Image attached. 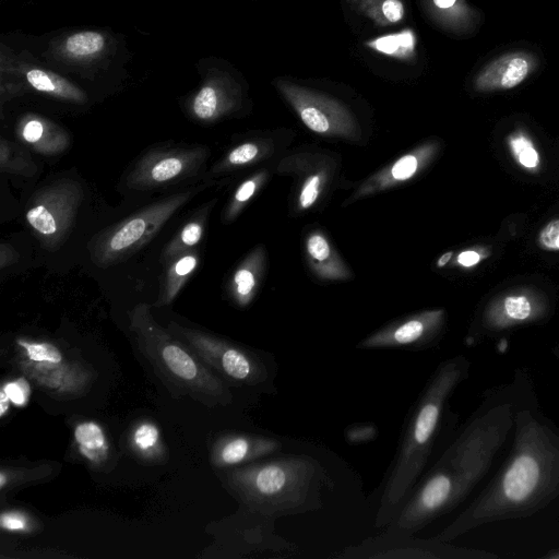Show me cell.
Returning a JSON list of instances; mask_svg holds the SVG:
<instances>
[{"instance_id":"obj_24","label":"cell","mask_w":559,"mask_h":559,"mask_svg":"<svg viewBox=\"0 0 559 559\" xmlns=\"http://www.w3.org/2000/svg\"><path fill=\"white\" fill-rule=\"evenodd\" d=\"M165 282L155 306L162 307L173 302L179 294L189 276L195 270L199 255L195 251L189 250L170 261Z\"/></svg>"},{"instance_id":"obj_27","label":"cell","mask_w":559,"mask_h":559,"mask_svg":"<svg viewBox=\"0 0 559 559\" xmlns=\"http://www.w3.org/2000/svg\"><path fill=\"white\" fill-rule=\"evenodd\" d=\"M209 206L204 207L195 217L189 221L175 236V238L165 247L163 260L171 261L176 257L191 250L198 245L204 233V226L207 217Z\"/></svg>"},{"instance_id":"obj_5","label":"cell","mask_w":559,"mask_h":559,"mask_svg":"<svg viewBox=\"0 0 559 559\" xmlns=\"http://www.w3.org/2000/svg\"><path fill=\"white\" fill-rule=\"evenodd\" d=\"M129 320L139 350L167 383L207 405L231 402L225 379L205 366L167 328L157 323L147 304L136 305Z\"/></svg>"},{"instance_id":"obj_33","label":"cell","mask_w":559,"mask_h":559,"mask_svg":"<svg viewBox=\"0 0 559 559\" xmlns=\"http://www.w3.org/2000/svg\"><path fill=\"white\" fill-rule=\"evenodd\" d=\"M509 140L513 155L522 166L535 168L539 164L538 153L525 135L518 133Z\"/></svg>"},{"instance_id":"obj_13","label":"cell","mask_w":559,"mask_h":559,"mask_svg":"<svg viewBox=\"0 0 559 559\" xmlns=\"http://www.w3.org/2000/svg\"><path fill=\"white\" fill-rule=\"evenodd\" d=\"M276 86L311 131L323 135L355 138L356 121L340 102L283 80H278Z\"/></svg>"},{"instance_id":"obj_10","label":"cell","mask_w":559,"mask_h":559,"mask_svg":"<svg viewBox=\"0 0 559 559\" xmlns=\"http://www.w3.org/2000/svg\"><path fill=\"white\" fill-rule=\"evenodd\" d=\"M84 193L74 180L62 179L38 190L25 213L27 224L43 246L55 249L66 239Z\"/></svg>"},{"instance_id":"obj_46","label":"cell","mask_w":559,"mask_h":559,"mask_svg":"<svg viewBox=\"0 0 559 559\" xmlns=\"http://www.w3.org/2000/svg\"><path fill=\"white\" fill-rule=\"evenodd\" d=\"M452 252H445L444 254H442L439 260L437 261V266L438 267H442L444 266L452 258Z\"/></svg>"},{"instance_id":"obj_2","label":"cell","mask_w":559,"mask_h":559,"mask_svg":"<svg viewBox=\"0 0 559 559\" xmlns=\"http://www.w3.org/2000/svg\"><path fill=\"white\" fill-rule=\"evenodd\" d=\"M468 371V359L459 355L441 362L429 379L408 417L380 497L376 527H385L413 491L429 459L445 404Z\"/></svg>"},{"instance_id":"obj_17","label":"cell","mask_w":559,"mask_h":559,"mask_svg":"<svg viewBox=\"0 0 559 559\" xmlns=\"http://www.w3.org/2000/svg\"><path fill=\"white\" fill-rule=\"evenodd\" d=\"M283 444L276 438L243 432H229L218 437L211 449V464L216 468H230L249 464L278 453Z\"/></svg>"},{"instance_id":"obj_26","label":"cell","mask_w":559,"mask_h":559,"mask_svg":"<svg viewBox=\"0 0 559 559\" xmlns=\"http://www.w3.org/2000/svg\"><path fill=\"white\" fill-rule=\"evenodd\" d=\"M132 451L146 461H156L164 455V447L158 427L152 421H141L130 435Z\"/></svg>"},{"instance_id":"obj_19","label":"cell","mask_w":559,"mask_h":559,"mask_svg":"<svg viewBox=\"0 0 559 559\" xmlns=\"http://www.w3.org/2000/svg\"><path fill=\"white\" fill-rule=\"evenodd\" d=\"M435 151V144L430 143L402 156L394 164L369 178L360 187L356 197H365L370 193L382 191L411 179L429 163Z\"/></svg>"},{"instance_id":"obj_4","label":"cell","mask_w":559,"mask_h":559,"mask_svg":"<svg viewBox=\"0 0 559 559\" xmlns=\"http://www.w3.org/2000/svg\"><path fill=\"white\" fill-rule=\"evenodd\" d=\"M15 46L29 50L57 72L81 82L120 84L131 60L124 36L108 27H67L43 35H14Z\"/></svg>"},{"instance_id":"obj_15","label":"cell","mask_w":559,"mask_h":559,"mask_svg":"<svg viewBox=\"0 0 559 559\" xmlns=\"http://www.w3.org/2000/svg\"><path fill=\"white\" fill-rule=\"evenodd\" d=\"M11 60L23 79L28 93L34 92L64 104L85 106L91 95L83 85L51 69L29 50L4 41Z\"/></svg>"},{"instance_id":"obj_32","label":"cell","mask_w":559,"mask_h":559,"mask_svg":"<svg viewBox=\"0 0 559 559\" xmlns=\"http://www.w3.org/2000/svg\"><path fill=\"white\" fill-rule=\"evenodd\" d=\"M2 531L29 534L37 530L38 523L28 513L21 510H7L0 515Z\"/></svg>"},{"instance_id":"obj_1","label":"cell","mask_w":559,"mask_h":559,"mask_svg":"<svg viewBox=\"0 0 559 559\" xmlns=\"http://www.w3.org/2000/svg\"><path fill=\"white\" fill-rule=\"evenodd\" d=\"M523 391L506 461L476 498L432 538L451 543L481 527L546 524L559 516V426Z\"/></svg>"},{"instance_id":"obj_44","label":"cell","mask_w":559,"mask_h":559,"mask_svg":"<svg viewBox=\"0 0 559 559\" xmlns=\"http://www.w3.org/2000/svg\"><path fill=\"white\" fill-rule=\"evenodd\" d=\"M539 557L543 559H559V546L548 549L546 554Z\"/></svg>"},{"instance_id":"obj_18","label":"cell","mask_w":559,"mask_h":559,"mask_svg":"<svg viewBox=\"0 0 559 559\" xmlns=\"http://www.w3.org/2000/svg\"><path fill=\"white\" fill-rule=\"evenodd\" d=\"M535 57L522 50L503 53L484 66L475 78L480 92L511 90L524 82L535 70Z\"/></svg>"},{"instance_id":"obj_37","label":"cell","mask_w":559,"mask_h":559,"mask_svg":"<svg viewBox=\"0 0 559 559\" xmlns=\"http://www.w3.org/2000/svg\"><path fill=\"white\" fill-rule=\"evenodd\" d=\"M324 176L322 174H316L307 178L302 185V189L299 193V207L301 210L309 209L317 201Z\"/></svg>"},{"instance_id":"obj_42","label":"cell","mask_w":559,"mask_h":559,"mask_svg":"<svg viewBox=\"0 0 559 559\" xmlns=\"http://www.w3.org/2000/svg\"><path fill=\"white\" fill-rule=\"evenodd\" d=\"M479 260V253L473 250L463 251L457 255V263L466 267L477 264Z\"/></svg>"},{"instance_id":"obj_11","label":"cell","mask_w":559,"mask_h":559,"mask_svg":"<svg viewBox=\"0 0 559 559\" xmlns=\"http://www.w3.org/2000/svg\"><path fill=\"white\" fill-rule=\"evenodd\" d=\"M336 558L372 559H495L499 555L484 549L457 547L435 538L391 536L384 533L344 548Z\"/></svg>"},{"instance_id":"obj_35","label":"cell","mask_w":559,"mask_h":559,"mask_svg":"<svg viewBox=\"0 0 559 559\" xmlns=\"http://www.w3.org/2000/svg\"><path fill=\"white\" fill-rule=\"evenodd\" d=\"M260 153L255 143L247 142L231 150L222 163L217 165V170H223L231 166H241L253 162Z\"/></svg>"},{"instance_id":"obj_38","label":"cell","mask_w":559,"mask_h":559,"mask_svg":"<svg viewBox=\"0 0 559 559\" xmlns=\"http://www.w3.org/2000/svg\"><path fill=\"white\" fill-rule=\"evenodd\" d=\"M377 436V428L372 424H358L348 427L345 432L350 443H361L373 439Z\"/></svg>"},{"instance_id":"obj_41","label":"cell","mask_w":559,"mask_h":559,"mask_svg":"<svg viewBox=\"0 0 559 559\" xmlns=\"http://www.w3.org/2000/svg\"><path fill=\"white\" fill-rule=\"evenodd\" d=\"M17 259V253L13 250L10 245L2 243L0 249V266L1 269L7 267L8 265L15 262Z\"/></svg>"},{"instance_id":"obj_30","label":"cell","mask_w":559,"mask_h":559,"mask_svg":"<svg viewBox=\"0 0 559 559\" xmlns=\"http://www.w3.org/2000/svg\"><path fill=\"white\" fill-rule=\"evenodd\" d=\"M0 168L2 173L33 175L36 167L27 152L3 138L0 142Z\"/></svg>"},{"instance_id":"obj_3","label":"cell","mask_w":559,"mask_h":559,"mask_svg":"<svg viewBox=\"0 0 559 559\" xmlns=\"http://www.w3.org/2000/svg\"><path fill=\"white\" fill-rule=\"evenodd\" d=\"M222 480L250 511L276 519L319 509L330 479L312 456L288 454L227 468Z\"/></svg>"},{"instance_id":"obj_20","label":"cell","mask_w":559,"mask_h":559,"mask_svg":"<svg viewBox=\"0 0 559 559\" xmlns=\"http://www.w3.org/2000/svg\"><path fill=\"white\" fill-rule=\"evenodd\" d=\"M22 140L40 154H58L68 147V133L46 117L25 115L19 123Z\"/></svg>"},{"instance_id":"obj_16","label":"cell","mask_w":559,"mask_h":559,"mask_svg":"<svg viewBox=\"0 0 559 559\" xmlns=\"http://www.w3.org/2000/svg\"><path fill=\"white\" fill-rule=\"evenodd\" d=\"M442 309L421 311L369 334L357 344V348H408L430 347L437 341L443 324Z\"/></svg>"},{"instance_id":"obj_29","label":"cell","mask_w":559,"mask_h":559,"mask_svg":"<svg viewBox=\"0 0 559 559\" xmlns=\"http://www.w3.org/2000/svg\"><path fill=\"white\" fill-rule=\"evenodd\" d=\"M52 464L41 463L33 466H5L0 469V490H12L19 486L43 480L52 475Z\"/></svg>"},{"instance_id":"obj_7","label":"cell","mask_w":559,"mask_h":559,"mask_svg":"<svg viewBox=\"0 0 559 559\" xmlns=\"http://www.w3.org/2000/svg\"><path fill=\"white\" fill-rule=\"evenodd\" d=\"M205 185L175 193L130 215L106 233L92 246L93 261L99 266L118 263L139 251L166 222Z\"/></svg>"},{"instance_id":"obj_12","label":"cell","mask_w":559,"mask_h":559,"mask_svg":"<svg viewBox=\"0 0 559 559\" xmlns=\"http://www.w3.org/2000/svg\"><path fill=\"white\" fill-rule=\"evenodd\" d=\"M199 85L185 102L189 115L200 122H214L234 112L241 103L242 90L229 69L215 57L195 63Z\"/></svg>"},{"instance_id":"obj_31","label":"cell","mask_w":559,"mask_h":559,"mask_svg":"<svg viewBox=\"0 0 559 559\" xmlns=\"http://www.w3.org/2000/svg\"><path fill=\"white\" fill-rule=\"evenodd\" d=\"M370 46L383 53L406 56L407 52L413 51L414 36L411 32H403L378 38L370 43Z\"/></svg>"},{"instance_id":"obj_21","label":"cell","mask_w":559,"mask_h":559,"mask_svg":"<svg viewBox=\"0 0 559 559\" xmlns=\"http://www.w3.org/2000/svg\"><path fill=\"white\" fill-rule=\"evenodd\" d=\"M306 250L310 266L318 276L326 280H345L350 276L346 265L320 231L308 236Z\"/></svg>"},{"instance_id":"obj_45","label":"cell","mask_w":559,"mask_h":559,"mask_svg":"<svg viewBox=\"0 0 559 559\" xmlns=\"http://www.w3.org/2000/svg\"><path fill=\"white\" fill-rule=\"evenodd\" d=\"M457 0H433V3L439 9H449L455 4Z\"/></svg>"},{"instance_id":"obj_9","label":"cell","mask_w":559,"mask_h":559,"mask_svg":"<svg viewBox=\"0 0 559 559\" xmlns=\"http://www.w3.org/2000/svg\"><path fill=\"white\" fill-rule=\"evenodd\" d=\"M467 497L457 478L438 461L418 487L413 489L383 533L415 536L430 522L454 510Z\"/></svg>"},{"instance_id":"obj_34","label":"cell","mask_w":559,"mask_h":559,"mask_svg":"<svg viewBox=\"0 0 559 559\" xmlns=\"http://www.w3.org/2000/svg\"><path fill=\"white\" fill-rule=\"evenodd\" d=\"M264 179V174H259L243 181L236 190L231 202L226 212L228 219L235 217L241 207L253 197L260 182Z\"/></svg>"},{"instance_id":"obj_47","label":"cell","mask_w":559,"mask_h":559,"mask_svg":"<svg viewBox=\"0 0 559 559\" xmlns=\"http://www.w3.org/2000/svg\"><path fill=\"white\" fill-rule=\"evenodd\" d=\"M554 353H555L554 355L556 356L557 360L559 361V348L555 349Z\"/></svg>"},{"instance_id":"obj_25","label":"cell","mask_w":559,"mask_h":559,"mask_svg":"<svg viewBox=\"0 0 559 559\" xmlns=\"http://www.w3.org/2000/svg\"><path fill=\"white\" fill-rule=\"evenodd\" d=\"M534 308L524 295H510L504 298L502 307L488 318L490 330L499 331L516 323H524L533 318Z\"/></svg>"},{"instance_id":"obj_49","label":"cell","mask_w":559,"mask_h":559,"mask_svg":"<svg viewBox=\"0 0 559 559\" xmlns=\"http://www.w3.org/2000/svg\"><path fill=\"white\" fill-rule=\"evenodd\" d=\"M1 1H3V0H1Z\"/></svg>"},{"instance_id":"obj_22","label":"cell","mask_w":559,"mask_h":559,"mask_svg":"<svg viewBox=\"0 0 559 559\" xmlns=\"http://www.w3.org/2000/svg\"><path fill=\"white\" fill-rule=\"evenodd\" d=\"M74 442L80 455L93 465L105 463L109 456V443L102 426L83 420L74 427Z\"/></svg>"},{"instance_id":"obj_43","label":"cell","mask_w":559,"mask_h":559,"mask_svg":"<svg viewBox=\"0 0 559 559\" xmlns=\"http://www.w3.org/2000/svg\"><path fill=\"white\" fill-rule=\"evenodd\" d=\"M11 402L7 396L5 392L0 389V417L4 418L9 413Z\"/></svg>"},{"instance_id":"obj_28","label":"cell","mask_w":559,"mask_h":559,"mask_svg":"<svg viewBox=\"0 0 559 559\" xmlns=\"http://www.w3.org/2000/svg\"><path fill=\"white\" fill-rule=\"evenodd\" d=\"M28 93V90L15 69L7 46L0 40V106L1 114L7 103Z\"/></svg>"},{"instance_id":"obj_36","label":"cell","mask_w":559,"mask_h":559,"mask_svg":"<svg viewBox=\"0 0 559 559\" xmlns=\"http://www.w3.org/2000/svg\"><path fill=\"white\" fill-rule=\"evenodd\" d=\"M1 390L5 392L11 404L16 407L26 406L32 393L31 382L23 374L19 378L4 382Z\"/></svg>"},{"instance_id":"obj_40","label":"cell","mask_w":559,"mask_h":559,"mask_svg":"<svg viewBox=\"0 0 559 559\" xmlns=\"http://www.w3.org/2000/svg\"><path fill=\"white\" fill-rule=\"evenodd\" d=\"M380 10L382 17L389 23H396L404 15V5L401 0H383Z\"/></svg>"},{"instance_id":"obj_6","label":"cell","mask_w":559,"mask_h":559,"mask_svg":"<svg viewBox=\"0 0 559 559\" xmlns=\"http://www.w3.org/2000/svg\"><path fill=\"white\" fill-rule=\"evenodd\" d=\"M11 362L37 389L56 399H74L87 392L95 370L82 359L67 358L49 341L17 337Z\"/></svg>"},{"instance_id":"obj_39","label":"cell","mask_w":559,"mask_h":559,"mask_svg":"<svg viewBox=\"0 0 559 559\" xmlns=\"http://www.w3.org/2000/svg\"><path fill=\"white\" fill-rule=\"evenodd\" d=\"M538 240L548 250H559V219L549 222L540 230Z\"/></svg>"},{"instance_id":"obj_48","label":"cell","mask_w":559,"mask_h":559,"mask_svg":"<svg viewBox=\"0 0 559 559\" xmlns=\"http://www.w3.org/2000/svg\"><path fill=\"white\" fill-rule=\"evenodd\" d=\"M350 1H356V0H350Z\"/></svg>"},{"instance_id":"obj_14","label":"cell","mask_w":559,"mask_h":559,"mask_svg":"<svg viewBox=\"0 0 559 559\" xmlns=\"http://www.w3.org/2000/svg\"><path fill=\"white\" fill-rule=\"evenodd\" d=\"M207 156L204 146L151 151L135 164L127 182L139 190L160 188L198 173Z\"/></svg>"},{"instance_id":"obj_23","label":"cell","mask_w":559,"mask_h":559,"mask_svg":"<svg viewBox=\"0 0 559 559\" xmlns=\"http://www.w3.org/2000/svg\"><path fill=\"white\" fill-rule=\"evenodd\" d=\"M263 255L261 250L252 252L234 273L230 292L239 306H247L254 297L260 272L262 267Z\"/></svg>"},{"instance_id":"obj_8","label":"cell","mask_w":559,"mask_h":559,"mask_svg":"<svg viewBox=\"0 0 559 559\" xmlns=\"http://www.w3.org/2000/svg\"><path fill=\"white\" fill-rule=\"evenodd\" d=\"M167 329L223 379L247 386L265 385L272 373L257 353L210 333L171 321Z\"/></svg>"}]
</instances>
